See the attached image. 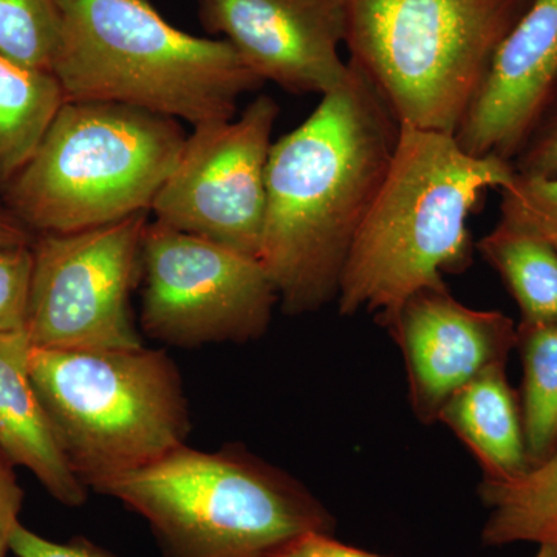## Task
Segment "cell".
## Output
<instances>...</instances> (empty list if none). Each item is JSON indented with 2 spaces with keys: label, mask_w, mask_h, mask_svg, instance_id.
<instances>
[{
  "label": "cell",
  "mask_w": 557,
  "mask_h": 557,
  "mask_svg": "<svg viewBox=\"0 0 557 557\" xmlns=\"http://www.w3.org/2000/svg\"><path fill=\"white\" fill-rule=\"evenodd\" d=\"M399 127L379 90L348 61L346 79L271 146L259 260L285 313H313L336 300L348 251L386 177Z\"/></svg>",
  "instance_id": "6da1fadb"
},
{
  "label": "cell",
  "mask_w": 557,
  "mask_h": 557,
  "mask_svg": "<svg viewBox=\"0 0 557 557\" xmlns=\"http://www.w3.org/2000/svg\"><path fill=\"white\" fill-rule=\"evenodd\" d=\"M516 174L511 161L472 156L453 134L399 127L386 177L348 251L339 313L375 314L386 327L410 296L468 270L469 215L487 189L507 188Z\"/></svg>",
  "instance_id": "7a4b0ae2"
},
{
  "label": "cell",
  "mask_w": 557,
  "mask_h": 557,
  "mask_svg": "<svg viewBox=\"0 0 557 557\" xmlns=\"http://www.w3.org/2000/svg\"><path fill=\"white\" fill-rule=\"evenodd\" d=\"M64 101L113 102L193 126L233 120L263 81L225 39L175 28L149 0H57Z\"/></svg>",
  "instance_id": "3957f363"
},
{
  "label": "cell",
  "mask_w": 557,
  "mask_h": 557,
  "mask_svg": "<svg viewBox=\"0 0 557 557\" xmlns=\"http://www.w3.org/2000/svg\"><path fill=\"white\" fill-rule=\"evenodd\" d=\"M98 493L146 520L161 557H274L293 539L335 533L321 498L239 445H188Z\"/></svg>",
  "instance_id": "277c9868"
},
{
  "label": "cell",
  "mask_w": 557,
  "mask_h": 557,
  "mask_svg": "<svg viewBox=\"0 0 557 557\" xmlns=\"http://www.w3.org/2000/svg\"><path fill=\"white\" fill-rule=\"evenodd\" d=\"M186 138L170 116L65 101L3 190V203L39 234L76 233L150 211Z\"/></svg>",
  "instance_id": "5b68a950"
},
{
  "label": "cell",
  "mask_w": 557,
  "mask_h": 557,
  "mask_svg": "<svg viewBox=\"0 0 557 557\" xmlns=\"http://www.w3.org/2000/svg\"><path fill=\"white\" fill-rule=\"evenodd\" d=\"M30 376L70 469L95 493L189 437L182 376L160 348L32 346Z\"/></svg>",
  "instance_id": "8992f818"
},
{
  "label": "cell",
  "mask_w": 557,
  "mask_h": 557,
  "mask_svg": "<svg viewBox=\"0 0 557 557\" xmlns=\"http://www.w3.org/2000/svg\"><path fill=\"white\" fill-rule=\"evenodd\" d=\"M531 0H341L350 58L401 126L456 134Z\"/></svg>",
  "instance_id": "52a82bcc"
},
{
  "label": "cell",
  "mask_w": 557,
  "mask_h": 557,
  "mask_svg": "<svg viewBox=\"0 0 557 557\" xmlns=\"http://www.w3.org/2000/svg\"><path fill=\"white\" fill-rule=\"evenodd\" d=\"M148 212L76 233L39 234L33 242L25 327L33 347L145 346L132 319L131 296L141 284Z\"/></svg>",
  "instance_id": "ba28073f"
},
{
  "label": "cell",
  "mask_w": 557,
  "mask_h": 557,
  "mask_svg": "<svg viewBox=\"0 0 557 557\" xmlns=\"http://www.w3.org/2000/svg\"><path fill=\"white\" fill-rule=\"evenodd\" d=\"M141 284L143 332L172 347L262 338L278 306L259 259L159 222L146 228Z\"/></svg>",
  "instance_id": "9c48e42d"
},
{
  "label": "cell",
  "mask_w": 557,
  "mask_h": 557,
  "mask_svg": "<svg viewBox=\"0 0 557 557\" xmlns=\"http://www.w3.org/2000/svg\"><path fill=\"white\" fill-rule=\"evenodd\" d=\"M278 110L260 95L237 120L194 126L150 208L156 222L259 259Z\"/></svg>",
  "instance_id": "30bf717a"
},
{
  "label": "cell",
  "mask_w": 557,
  "mask_h": 557,
  "mask_svg": "<svg viewBox=\"0 0 557 557\" xmlns=\"http://www.w3.org/2000/svg\"><path fill=\"white\" fill-rule=\"evenodd\" d=\"M197 5L203 27L222 35L263 83L322 97L346 79L341 0H197Z\"/></svg>",
  "instance_id": "8fae6325"
},
{
  "label": "cell",
  "mask_w": 557,
  "mask_h": 557,
  "mask_svg": "<svg viewBox=\"0 0 557 557\" xmlns=\"http://www.w3.org/2000/svg\"><path fill=\"white\" fill-rule=\"evenodd\" d=\"M401 348L410 408L421 423H437L445 403L494 364H507L518 325L500 311L475 310L429 287L410 296L386 327Z\"/></svg>",
  "instance_id": "7c38bea8"
},
{
  "label": "cell",
  "mask_w": 557,
  "mask_h": 557,
  "mask_svg": "<svg viewBox=\"0 0 557 557\" xmlns=\"http://www.w3.org/2000/svg\"><path fill=\"white\" fill-rule=\"evenodd\" d=\"M557 95V0H531L498 44L458 124L472 156L515 161Z\"/></svg>",
  "instance_id": "4fadbf2b"
},
{
  "label": "cell",
  "mask_w": 557,
  "mask_h": 557,
  "mask_svg": "<svg viewBox=\"0 0 557 557\" xmlns=\"http://www.w3.org/2000/svg\"><path fill=\"white\" fill-rule=\"evenodd\" d=\"M27 332L0 333V450L24 467L54 500L83 507L89 490L73 474L58 445L30 376Z\"/></svg>",
  "instance_id": "5bb4252c"
},
{
  "label": "cell",
  "mask_w": 557,
  "mask_h": 557,
  "mask_svg": "<svg viewBox=\"0 0 557 557\" xmlns=\"http://www.w3.org/2000/svg\"><path fill=\"white\" fill-rule=\"evenodd\" d=\"M479 461L483 479L504 482L530 468L519 397L507 379V364H494L458 388L438 413L437 423Z\"/></svg>",
  "instance_id": "9a60e30c"
},
{
  "label": "cell",
  "mask_w": 557,
  "mask_h": 557,
  "mask_svg": "<svg viewBox=\"0 0 557 557\" xmlns=\"http://www.w3.org/2000/svg\"><path fill=\"white\" fill-rule=\"evenodd\" d=\"M479 496L487 508L482 528L485 547L536 544L557 548V446L519 478L483 479Z\"/></svg>",
  "instance_id": "2e32d148"
},
{
  "label": "cell",
  "mask_w": 557,
  "mask_h": 557,
  "mask_svg": "<svg viewBox=\"0 0 557 557\" xmlns=\"http://www.w3.org/2000/svg\"><path fill=\"white\" fill-rule=\"evenodd\" d=\"M478 249L518 304L520 322H557V251L547 240L500 218Z\"/></svg>",
  "instance_id": "e0dca14e"
},
{
  "label": "cell",
  "mask_w": 557,
  "mask_h": 557,
  "mask_svg": "<svg viewBox=\"0 0 557 557\" xmlns=\"http://www.w3.org/2000/svg\"><path fill=\"white\" fill-rule=\"evenodd\" d=\"M64 102L53 73L0 54V194L32 159Z\"/></svg>",
  "instance_id": "ac0fdd59"
},
{
  "label": "cell",
  "mask_w": 557,
  "mask_h": 557,
  "mask_svg": "<svg viewBox=\"0 0 557 557\" xmlns=\"http://www.w3.org/2000/svg\"><path fill=\"white\" fill-rule=\"evenodd\" d=\"M522 392L519 405L530 468L557 446V322L518 324Z\"/></svg>",
  "instance_id": "d6986e66"
},
{
  "label": "cell",
  "mask_w": 557,
  "mask_h": 557,
  "mask_svg": "<svg viewBox=\"0 0 557 557\" xmlns=\"http://www.w3.org/2000/svg\"><path fill=\"white\" fill-rule=\"evenodd\" d=\"M60 38L57 0H0V54L7 60L51 73Z\"/></svg>",
  "instance_id": "ffe728a7"
},
{
  "label": "cell",
  "mask_w": 557,
  "mask_h": 557,
  "mask_svg": "<svg viewBox=\"0 0 557 557\" xmlns=\"http://www.w3.org/2000/svg\"><path fill=\"white\" fill-rule=\"evenodd\" d=\"M500 194V218L533 231L557 251V175L516 174L511 185Z\"/></svg>",
  "instance_id": "44dd1931"
},
{
  "label": "cell",
  "mask_w": 557,
  "mask_h": 557,
  "mask_svg": "<svg viewBox=\"0 0 557 557\" xmlns=\"http://www.w3.org/2000/svg\"><path fill=\"white\" fill-rule=\"evenodd\" d=\"M32 273V245L0 247V333L27 327Z\"/></svg>",
  "instance_id": "7402d4cb"
},
{
  "label": "cell",
  "mask_w": 557,
  "mask_h": 557,
  "mask_svg": "<svg viewBox=\"0 0 557 557\" xmlns=\"http://www.w3.org/2000/svg\"><path fill=\"white\" fill-rule=\"evenodd\" d=\"M512 164L520 175H530V177L557 175V95Z\"/></svg>",
  "instance_id": "603a6c76"
},
{
  "label": "cell",
  "mask_w": 557,
  "mask_h": 557,
  "mask_svg": "<svg viewBox=\"0 0 557 557\" xmlns=\"http://www.w3.org/2000/svg\"><path fill=\"white\" fill-rule=\"evenodd\" d=\"M10 549L16 557H116L87 537L54 542L40 536L22 522L11 534Z\"/></svg>",
  "instance_id": "cb8c5ba5"
},
{
  "label": "cell",
  "mask_w": 557,
  "mask_h": 557,
  "mask_svg": "<svg viewBox=\"0 0 557 557\" xmlns=\"http://www.w3.org/2000/svg\"><path fill=\"white\" fill-rule=\"evenodd\" d=\"M24 491L17 483L13 465L0 450V557H9L11 534L21 522Z\"/></svg>",
  "instance_id": "d4e9b609"
},
{
  "label": "cell",
  "mask_w": 557,
  "mask_h": 557,
  "mask_svg": "<svg viewBox=\"0 0 557 557\" xmlns=\"http://www.w3.org/2000/svg\"><path fill=\"white\" fill-rule=\"evenodd\" d=\"M274 557H384L341 542L335 533H307L293 539Z\"/></svg>",
  "instance_id": "484cf974"
},
{
  "label": "cell",
  "mask_w": 557,
  "mask_h": 557,
  "mask_svg": "<svg viewBox=\"0 0 557 557\" xmlns=\"http://www.w3.org/2000/svg\"><path fill=\"white\" fill-rule=\"evenodd\" d=\"M27 226L22 225L16 215L0 200V247H22L33 245L35 237Z\"/></svg>",
  "instance_id": "4316f807"
},
{
  "label": "cell",
  "mask_w": 557,
  "mask_h": 557,
  "mask_svg": "<svg viewBox=\"0 0 557 557\" xmlns=\"http://www.w3.org/2000/svg\"><path fill=\"white\" fill-rule=\"evenodd\" d=\"M534 557H557V548L552 545H541Z\"/></svg>",
  "instance_id": "83f0119b"
}]
</instances>
